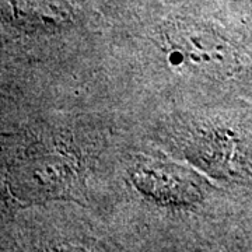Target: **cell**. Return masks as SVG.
<instances>
[{
	"label": "cell",
	"instance_id": "7a4b0ae2",
	"mask_svg": "<svg viewBox=\"0 0 252 252\" xmlns=\"http://www.w3.org/2000/svg\"><path fill=\"white\" fill-rule=\"evenodd\" d=\"M139 188L162 202L193 200L198 195V187L185 177V172L168 165H150L137 175Z\"/></svg>",
	"mask_w": 252,
	"mask_h": 252
},
{
	"label": "cell",
	"instance_id": "6da1fadb",
	"mask_svg": "<svg viewBox=\"0 0 252 252\" xmlns=\"http://www.w3.org/2000/svg\"><path fill=\"white\" fill-rule=\"evenodd\" d=\"M167 41L172 55L180 56L188 70L220 77L235 67V55L231 45L217 32L198 24H177L167 31Z\"/></svg>",
	"mask_w": 252,
	"mask_h": 252
}]
</instances>
